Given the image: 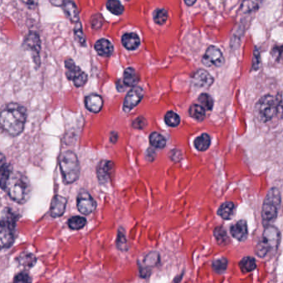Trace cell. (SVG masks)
<instances>
[{
    "label": "cell",
    "instance_id": "cell-1",
    "mask_svg": "<svg viewBox=\"0 0 283 283\" xmlns=\"http://www.w3.org/2000/svg\"><path fill=\"white\" fill-rule=\"evenodd\" d=\"M27 120V110L18 103H10L1 112L0 122L5 132L17 136L23 132Z\"/></svg>",
    "mask_w": 283,
    "mask_h": 283
},
{
    "label": "cell",
    "instance_id": "cell-2",
    "mask_svg": "<svg viewBox=\"0 0 283 283\" xmlns=\"http://www.w3.org/2000/svg\"><path fill=\"white\" fill-rule=\"evenodd\" d=\"M10 198L18 203H25L30 195V183L28 178L20 172H11L5 186Z\"/></svg>",
    "mask_w": 283,
    "mask_h": 283
},
{
    "label": "cell",
    "instance_id": "cell-3",
    "mask_svg": "<svg viewBox=\"0 0 283 283\" xmlns=\"http://www.w3.org/2000/svg\"><path fill=\"white\" fill-rule=\"evenodd\" d=\"M281 98L280 96L265 95L260 98L255 106V113L261 122L267 123L276 117L281 111Z\"/></svg>",
    "mask_w": 283,
    "mask_h": 283
},
{
    "label": "cell",
    "instance_id": "cell-4",
    "mask_svg": "<svg viewBox=\"0 0 283 283\" xmlns=\"http://www.w3.org/2000/svg\"><path fill=\"white\" fill-rule=\"evenodd\" d=\"M281 241V235L276 227L267 225L265 228L262 238L256 247V253L261 258H264L277 250Z\"/></svg>",
    "mask_w": 283,
    "mask_h": 283
},
{
    "label": "cell",
    "instance_id": "cell-5",
    "mask_svg": "<svg viewBox=\"0 0 283 283\" xmlns=\"http://www.w3.org/2000/svg\"><path fill=\"white\" fill-rule=\"evenodd\" d=\"M59 166L66 184H73L80 176V164L78 156L72 151H65L61 154Z\"/></svg>",
    "mask_w": 283,
    "mask_h": 283
},
{
    "label": "cell",
    "instance_id": "cell-6",
    "mask_svg": "<svg viewBox=\"0 0 283 283\" xmlns=\"http://www.w3.org/2000/svg\"><path fill=\"white\" fill-rule=\"evenodd\" d=\"M18 216L10 208H5L2 213L0 226V242L2 248H9L15 239V229Z\"/></svg>",
    "mask_w": 283,
    "mask_h": 283
},
{
    "label": "cell",
    "instance_id": "cell-7",
    "mask_svg": "<svg viewBox=\"0 0 283 283\" xmlns=\"http://www.w3.org/2000/svg\"><path fill=\"white\" fill-rule=\"evenodd\" d=\"M281 203V194L278 189L272 188L269 190L262 208V220L265 226L270 225L276 220Z\"/></svg>",
    "mask_w": 283,
    "mask_h": 283
},
{
    "label": "cell",
    "instance_id": "cell-8",
    "mask_svg": "<svg viewBox=\"0 0 283 283\" xmlns=\"http://www.w3.org/2000/svg\"><path fill=\"white\" fill-rule=\"evenodd\" d=\"M65 67H66V76L69 80L74 82V85L77 88H82L85 85L88 81V76L79 67L76 65L74 60L66 59L65 61Z\"/></svg>",
    "mask_w": 283,
    "mask_h": 283
},
{
    "label": "cell",
    "instance_id": "cell-9",
    "mask_svg": "<svg viewBox=\"0 0 283 283\" xmlns=\"http://www.w3.org/2000/svg\"><path fill=\"white\" fill-rule=\"evenodd\" d=\"M202 62L208 67H220L224 63V54L219 47L209 46L202 57Z\"/></svg>",
    "mask_w": 283,
    "mask_h": 283
},
{
    "label": "cell",
    "instance_id": "cell-10",
    "mask_svg": "<svg viewBox=\"0 0 283 283\" xmlns=\"http://www.w3.org/2000/svg\"><path fill=\"white\" fill-rule=\"evenodd\" d=\"M77 206L79 212L84 215H89L97 208V203L88 192H81L77 199Z\"/></svg>",
    "mask_w": 283,
    "mask_h": 283
},
{
    "label": "cell",
    "instance_id": "cell-11",
    "mask_svg": "<svg viewBox=\"0 0 283 283\" xmlns=\"http://www.w3.org/2000/svg\"><path fill=\"white\" fill-rule=\"evenodd\" d=\"M144 97V90L140 87H134L128 92L125 101L123 103V109L125 111H130L134 108L139 102H142Z\"/></svg>",
    "mask_w": 283,
    "mask_h": 283
},
{
    "label": "cell",
    "instance_id": "cell-12",
    "mask_svg": "<svg viewBox=\"0 0 283 283\" xmlns=\"http://www.w3.org/2000/svg\"><path fill=\"white\" fill-rule=\"evenodd\" d=\"M215 79L204 69H198L193 76V84L198 88H208L212 86Z\"/></svg>",
    "mask_w": 283,
    "mask_h": 283
},
{
    "label": "cell",
    "instance_id": "cell-13",
    "mask_svg": "<svg viewBox=\"0 0 283 283\" xmlns=\"http://www.w3.org/2000/svg\"><path fill=\"white\" fill-rule=\"evenodd\" d=\"M66 198L62 196L56 195L53 197L50 208V215L53 218L61 217L66 210Z\"/></svg>",
    "mask_w": 283,
    "mask_h": 283
},
{
    "label": "cell",
    "instance_id": "cell-14",
    "mask_svg": "<svg viewBox=\"0 0 283 283\" xmlns=\"http://www.w3.org/2000/svg\"><path fill=\"white\" fill-rule=\"evenodd\" d=\"M230 234L237 240H245L248 238V225L245 220H239L230 227Z\"/></svg>",
    "mask_w": 283,
    "mask_h": 283
},
{
    "label": "cell",
    "instance_id": "cell-15",
    "mask_svg": "<svg viewBox=\"0 0 283 283\" xmlns=\"http://www.w3.org/2000/svg\"><path fill=\"white\" fill-rule=\"evenodd\" d=\"M114 165L111 161H102L97 167V178L101 184H106L111 176Z\"/></svg>",
    "mask_w": 283,
    "mask_h": 283
},
{
    "label": "cell",
    "instance_id": "cell-16",
    "mask_svg": "<svg viewBox=\"0 0 283 283\" xmlns=\"http://www.w3.org/2000/svg\"><path fill=\"white\" fill-rule=\"evenodd\" d=\"M85 106L86 108L91 112L98 113L102 111V106H103V99L99 95H89L86 97Z\"/></svg>",
    "mask_w": 283,
    "mask_h": 283
},
{
    "label": "cell",
    "instance_id": "cell-17",
    "mask_svg": "<svg viewBox=\"0 0 283 283\" xmlns=\"http://www.w3.org/2000/svg\"><path fill=\"white\" fill-rule=\"evenodd\" d=\"M64 12L66 14V17L68 18L69 20L72 23H78L80 21V17H79V11H78V7L75 5V3L73 0H66L62 5Z\"/></svg>",
    "mask_w": 283,
    "mask_h": 283
},
{
    "label": "cell",
    "instance_id": "cell-18",
    "mask_svg": "<svg viewBox=\"0 0 283 283\" xmlns=\"http://www.w3.org/2000/svg\"><path fill=\"white\" fill-rule=\"evenodd\" d=\"M95 49L100 56L110 57L113 53L114 47L110 41L102 38L95 43Z\"/></svg>",
    "mask_w": 283,
    "mask_h": 283
},
{
    "label": "cell",
    "instance_id": "cell-19",
    "mask_svg": "<svg viewBox=\"0 0 283 283\" xmlns=\"http://www.w3.org/2000/svg\"><path fill=\"white\" fill-rule=\"evenodd\" d=\"M121 43L127 50L136 49L139 47L140 40L137 34L134 33H125L121 38Z\"/></svg>",
    "mask_w": 283,
    "mask_h": 283
},
{
    "label": "cell",
    "instance_id": "cell-20",
    "mask_svg": "<svg viewBox=\"0 0 283 283\" xmlns=\"http://www.w3.org/2000/svg\"><path fill=\"white\" fill-rule=\"evenodd\" d=\"M27 47L33 52V54L38 56V53L40 52L41 42L40 38L36 33H30L27 37L25 41Z\"/></svg>",
    "mask_w": 283,
    "mask_h": 283
},
{
    "label": "cell",
    "instance_id": "cell-21",
    "mask_svg": "<svg viewBox=\"0 0 283 283\" xmlns=\"http://www.w3.org/2000/svg\"><path fill=\"white\" fill-rule=\"evenodd\" d=\"M139 82V77L137 75L136 72L132 67H128L124 72L123 76V83L126 87L134 88Z\"/></svg>",
    "mask_w": 283,
    "mask_h": 283
},
{
    "label": "cell",
    "instance_id": "cell-22",
    "mask_svg": "<svg viewBox=\"0 0 283 283\" xmlns=\"http://www.w3.org/2000/svg\"><path fill=\"white\" fill-rule=\"evenodd\" d=\"M235 206L232 202H225L220 205L218 209V215L224 219V220H229L234 214Z\"/></svg>",
    "mask_w": 283,
    "mask_h": 283
},
{
    "label": "cell",
    "instance_id": "cell-23",
    "mask_svg": "<svg viewBox=\"0 0 283 283\" xmlns=\"http://www.w3.org/2000/svg\"><path fill=\"white\" fill-rule=\"evenodd\" d=\"M210 144H211V138L209 134L207 133L200 134L194 140V147L199 151H207L209 148Z\"/></svg>",
    "mask_w": 283,
    "mask_h": 283
},
{
    "label": "cell",
    "instance_id": "cell-24",
    "mask_svg": "<svg viewBox=\"0 0 283 283\" xmlns=\"http://www.w3.org/2000/svg\"><path fill=\"white\" fill-rule=\"evenodd\" d=\"M205 109L203 108L200 104H193L189 107V116H191L192 118H194V120L202 121L205 118Z\"/></svg>",
    "mask_w": 283,
    "mask_h": 283
},
{
    "label": "cell",
    "instance_id": "cell-25",
    "mask_svg": "<svg viewBox=\"0 0 283 283\" xmlns=\"http://www.w3.org/2000/svg\"><path fill=\"white\" fill-rule=\"evenodd\" d=\"M17 261H18L20 266L27 267V268H30V267H33L35 265L37 258L32 253H24L19 255Z\"/></svg>",
    "mask_w": 283,
    "mask_h": 283
},
{
    "label": "cell",
    "instance_id": "cell-26",
    "mask_svg": "<svg viewBox=\"0 0 283 283\" xmlns=\"http://www.w3.org/2000/svg\"><path fill=\"white\" fill-rule=\"evenodd\" d=\"M150 143L156 149H164L166 147V139L162 134L158 132L151 133L150 135Z\"/></svg>",
    "mask_w": 283,
    "mask_h": 283
},
{
    "label": "cell",
    "instance_id": "cell-27",
    "mask_svg": "<svg viewBox=\"0 0 283 283\" xmlns=\"http://www.w3.org/2000/svg\"><path fill=\"white\" fill-rule=\"evenodd\" d=\"M214 235L217 241L218 244H220V245H227L230 242L226 230L224 229V227L220 226L215 228Z\"/></svg>",
    "mask_w": 283,
    "mask_h": 283
},
{
    "label": "cell",
    "instance_id": "cell-28",
    "mask_svg": "<svg viewBox=\"0 0 283 283\" xmlns=\"http://www.w3.org/2000/svg\"><path fill=\"white\" fill-rule=\"evenodd\" d=\"M262 0H243L241 10L245 14L255 12L259 8Z\"/></svg>",
    "mask_w": 283,
    "mask_h": 283
},
{
    "label": "cell",
    "instance_id": "cell-29",
    "mask_svg": "<svg viewBox=\"0 0 283 283\" xmlns=\"http://www.w3.org/2000/svg\"><path fill=\"white\" fill-rule=\"evenodd\" d=\"M239 267L243 272H249L256 268L257 264H256V260L252 257H243L239 262Z\"/></svg>",
    "mask_w": 283,
    "mask_h": 283
},
{
    "label": "cell",
    "instance_id": "cell-30",
    "mask_svg": "<svg viewBox=\"0 0 283 283\" xmlns=\"http://www.w3.org/2000/svg\"><path fill=\"white\" fill-rule=\"evenodd\" d=\"M106 9L115 15H122L124 12V7L118 0H107Z\"/></svg>",
    "mask_w": 283,
    "mask_h": 283
},
{
    "label": "cell",
    "instance_id": "cell-31",
    "mask_svg": "<svg viewBox=\"0 0 283 283\" xmlns=\"http://www.w3.org/2000/svg\"><path fill=\"white\" fill-rule=\"evenodd\" d=\"M159 261H160V256H159L158 253L151 252L145 257L143 263L140 266L147 267V268L155 267L158 264Z\"/></svg>",
    "mask_w": 283,
    "mask_h": 283
},
{
    "label": "cell",
    "instance_id": "cell-32",
    "mask_svg": "<svg viewBox=\"0 0 283 283\" xmlns=\"http://www.w3.org/2000/svg\"><path fill=\"white\" fill-rule=\"evenodd\" d=\"M11 172L12 171L10 170V166L7 165V163H5V158H4V156H2V161H1V187L4 190H5L6 184H7L8 179L11 175Z\"/></svg>",
    "mask_w": 283,
    "mask_h": 283
},
{
    "label": "cell",
    "instance_id": "cell-33",
    "mask_svg": "<svg viewBox=\"0 0 283 283\" xmlns=\"http://www.w3.org/2000/svg\"><path fill=\"white\" fill-rule=\"evenodd\" d=\"M87 224V220L85 218L80 216H74L68 220V226L73 230H80L83 229Z\"/></svg>",
    "mask_w": 283,
    "mask_h": 283
},
{
    "label": "cell",
    "instance_id": "cell-34",
    "mask_svg": "<svg viewBox=\"0 0 283 283\" xmlns=\"http://www.w3.org/2000/svg\"><path fill=\"white\" fill-rule=\"evenodd\" d=\"M165 121L170 127H177L180 123V117L175 111H168L165 114Z\"/></svg>",
    "mask_w": 283,
    "mask_h": 283
},
{
    "label": "cell",
    "instance_id": "cell-35",
    "mask_svg": "<svg viewBox=\"0 0 283 283\" xmlns=\"http://www.w3.org/2000/svg\"><path fill=\"white\" fill-rule=\"evenodd\" d=\"M198 102L206 111H211L214 107V99L208 93H202L198 98Z\"/></svg>",
    "mask_w": 283,
    "mask_h": 283
},
{
    "label": "cell",
    "instance_id": "cell-36",
    "mask_svg": "<svg viewBox=\"0 0 283 283\" xmlns=\"http://www.w3.org/2000/svg\"><path fill=\"white\" fill-rule=\"evenodd\" d=\"M213 269L217 273H223L228 267V260L225 257H220L213 262Z\"/></svg>",
    "mask_w": 283,
    "mask_h": 283
},
{
    "label": "cell",
    "instance_id": "cell-37",
    "mask_svg": "<svg viewBox=\"0 0 283 283\" xmlns=\"http://www.w3.org/2000/svg\"><path fill=\"white\" fill-rule=\"evenodd\" d=\"M154 21L156 24L163 25L168 19V12L165 9H158L154 12Z\"/></svg>",
    "mask_w": 283,
    "mask_h": 283
},
{
    "label": "cell",
    "instance_id": "cell-38",
    "mask_svg": "<svg viewBox=\"0 0 283 283\" xmlns=\"http://www.w3.org/2000/svg\"><path fill=\"white\" fill-rule=\"evenodd\" d=\"M271 56L276 63L283 62V45H276L272 47Z\"/></svg>",
    "mask_w": 283,
    "mask_h": 283
},
{
    "label": "cell",
    "instance_id": "cell-39",
    "mask_svg": "<svg viewBox=\"0 0 283 283\" xmlns=\"http://www.w3.org/2000/svg\"><path fill=\"white\" fill-rule=\"evenodd\" d=\"M75 38L78 41V43H80L81 45L83 46H85L86 44V38L85 36L83 34V29H82V25H81L80 22H78L76 24L75 31Z\"/></svg>",
    "mask_w": 283,
    "mask_h": 283
},
{
    "label": "cell",
    "instance_id": "cell-40",
    "mask_svg": "<svg viewBox=\"0 0 283 283\" xmlns=\"http://www.w3.org/2000/svg\"><path fill=\"white\" fill-rule=\"evenodd\" d=\"M117 248L120 251H127V240L125 239V234L121 231L118 232V237L116 241Z\"/></svg>",
    "mask_w": 283,
    "mask_h": 283
},
{
    "label": "cell",
    "instance_id": "cell-41",
    "mask_svg": "<svg viewBox=\"0 0 283 283\" xmlns=\"http://www.w3.org/2000/svg\"><path fill=\"white\" fill-rule=\"evenodd\" d=\"M261 66H262V61H261L259 50H258L257 47H255L254 52H253L252 67H253V70H254V71H257V70H259Z\"/></svg>",
    "mask_w": 283,
    "mask_h": 283
},
{
    "label": "cell",
    "instance_id": "cell-42",
    "mask_svg": "<svg viewBox=\"0 0 283 283\" xmlns=\"http://www.w3.org/2000/svg\"><path fill=\"white\" fill-rule=\"evenodd\" d=\"M14 281L15 282H31L32 281V279L30 278V276H29V274L26 273V272H20V273L18 274L15 276V279H14Z\"/></svg>",
    "mask_w": 283,
    "mask_h": 283
},
{
    "label": "cell",
    "instance_id": "cell-43",
    "mask_svg": "<svg viewBox=\"0 0 283 283\" xmlns=\"http://www.w3.org/2000/svg\"><path fill=\"white\" fill-rule=\"evenodd\" d=\"M147 125V120L143 116H139L132 122V126L135 129H143Z\"/></svg>",
    "mask_w": 283,
    "mask_h": 283
},
{
    "label": "cell",
    "instance_id": "cell-44",
    "mask_svg": "<svg viewBox=\"0 0 283 283\" xmlns=\"http://www.w3.org/2000/svg\"><path fill=\"white\" fill-rule=\"evenodd\" d=\"M92 28H95L96 26V24H97V26H98V29H100L102 27V23H103V19H102L101 15H95V16L92 17Z\"/></svg>",
    "mask_w": 283,
    "mask_h": 283
},
{
    "label": "cell",
    "instance_id": "cell-45",
    "mask_svg": "<svg viewBox=\"0 0 283 283\" xmlns=\"http://www.w3.org/2000/svg\"><path fill=\"white\" fill-rule=\"evenodd\" d=\"M22 2L30 9H33L36 7V5H38V0H22Z\"/></svg>",
    "mask_w": 283,
    "mask_h": 283
},
{
    "label": "cell",
    "instance_id": "cell-46",
    "mask_svg": "<svg viewBox=\"0 0 283 283\" xmlns=\"http://www.w3.org/2000/svg\"><path fill=\"white\" fill-rule=\"evenodd\" d=\"M65 1H66V0H49V2L51 3L52 5L57 6V7H60V6L62 7V5H63Z\"/></svg>",
    "mask_w": 283,
    "mask_h": 283
},
{
    "label": "cell",
    "instance_id": "cell-47",
    "mask_svg": "<svg viewBox=\"0 0 283 283\" xmlns=\"http://www.w3.org/2000/svg\"><path fill=\"white\" fill-rule=\"evenodd\" d=\"M197 0H184V3L186 4L188 6H193L195 4Z\"/></svg>",
    "mask_w": 283,
    "mask_h": 283
}]
</instances>
